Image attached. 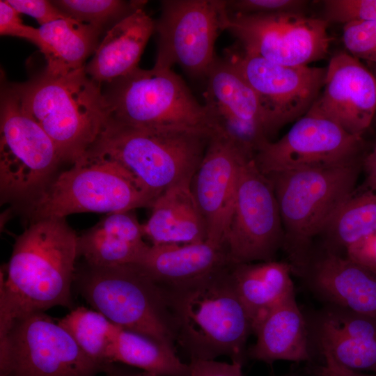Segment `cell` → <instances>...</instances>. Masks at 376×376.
<instances>
[{"label": "cell", "instance_id": "1", "mask_svg": "<svg viewBox=\"0 0 376 376\" xmlns=\"http://www.w3.org/2000/svg\"><path fill=\"white\" fill-rule=\"evenodd\" d=\"M79 236L65 218L33 220L1 272L0 336L17 320L54 306L74 308Z\"/></svg>", "mask_w": 376, "mask_h": 376}, {"label": "cell", "instance_id": "2", "mask_svg": "<svg viewBox=\"0 0 376 376\" xmlns=\"http://www.w3.org/2000/svg\"><path fill=\"white\" fill-rule=\"evenodd\" d=\"M232 264L189 282L163 286L175 343L190 360L221 356L242 364L245 360L252 327L230 277Z\"/></svg>", "mask_w": 376, "mask_h": 376}, {"label": "cell", "instance_id": "3", "mask_svg": "<svg viewBox=\"0 0 376 376\" xmlns=\"http://www.w3.org/2000/svg\"><path fill=\"white\" fill-rule=\"evenodd\" d=\"M10 86L24 111L52 140L61 162L81 160L109 120L103 92L85 66L60 76L43 70Z\"/></svg>", "mask_w": 376, "mask_h": 376}, {"label": "cell", "instance_id": "4", "mask_svg": "<svg viewBox=\"0 0 376 376\" xmlns=\"http://www.w3.org/2000/svg\"><path fill=\"white\" fill-rule=\"evenodd\" d=\"M212 133L181 128H143L108 120L84 157L114 161L129 171L155 199L191 182Z\"/></svg>", "mask_w": 376, "mask_h": 376}, {"label": "cell", "instance_id": "5", "mask_svg": "<svg viewBox=\"0 0 376 376\" xmlns=\"http://www.w3.org/2000/svg\"><path fill=\"white\" fill-rule=\"evenodd\" d=\"M363 159L342 166L266 175L279 204L284 231L282 249L293 273L301 275L315 239L356 189Z\"/></svg>", "mask_w": 376, "mask_h": 376}, {"label": "cell", "instance_id": "6", "mask_svg": "<svg viewBox=\"0 0 376 376\" xmlns=\"http://www.w3.org/2000/svg\"><path fill=\"white\" fill-rule=\"evenodd\" d=\"M81 297L114 324L176 350L165 288L134 265L86 267L75 272Z\"/></svg>", "mask_w": 376, "mask_h": 376}, {"label": "cell", "instance_id": "7", "mask_svg": "<svg viewBox=\"0 0 376 376\" xmlns=\"http://www.w3.org/2000/svg\"><path fill=\"white\" fill-rule=\"evenodd\" d=\"M103 93L109 120L143 128H181L214 132L212 114L182 78L170 70L137 67Z\"/></svg>", "mask_w": 376, "mask_h": 376}, {"label": "cell", "instance_id": "8", "mask_svg": "<svg viewBox=\"0 0 376 376\" xmlns=\"http://www.w3.org/2000/svg\"><path fill=\"white\" fill-rule=\"evenodd\" d=\"M156 199L118 163L84 157L54 178L29 202L31 221L80 212L117 213L151 207Z\"/></svg>", "mask_w": 376, "mask_h": 376}, {"label": "cell", "instance_id": "9", "mask_svg": "<svg viewBox=\"0 0 376 376\" xmlns=\"http://www.w3.org/2000/svg\"><path fill=\"white\" fill-rule=\"evenodd\" d=\"M1 202L36 198L61 162L47 133L21 107L10 86L3 87L0 107Z\"/></svg>", "mask_w": 376, "mask_h": 376}, {"label": "cell", "instance_id": "10", "mask_svg": "<svg viewBox=\"0 0 376 376\" xmlns=\"http://www.w3.org/2000/svg\"><path fill=\"white\" fill-rule=\"evenodd\" d=\"M104 370L45 312L16 320L0 336V376H96Z\"/></svg>", "mask_w": 376, "mask_h": 376}, {"label": "cell", "instance_id": "11", "mask_svg": "<svg viewBox=\"0 0 376 376\" xmlns=\"http://www.w3.org/2000/svg\"><path fill=\"white\" fill-rule=\"evenodd\" d=\"M329 22L305 13L226 14L223 31L238 40L241 49L274 63L304 66L329 54Z\"/></svg>", "mask_w": 376, "mask_h": 376}, {"label": "cell", "instance_id": "12", "mask_svg": "<svg viewBox=\"0 0 376 376\" xmlns=\"http://www.w3.org/2000/svg\"><path fill=\"white\" fill-rule=\"evenodd\" d=\"M284 231L272 184L254 159L240 169L224 244L232 263L275 260Z\"/></svg>", "mask_w": 376, "mask_h": 376}, {"label": "cell", "instance_id": "13", "mask_svg": "<svg viewBox=\"0 0 376 376\" xmlns=\"http://www.w3.org/2000/svg\"><path fill=\"white\" fill-rule=\"evenodd\" d=\"M226 14L222 0H164L155 22L156 70L180 65L189 75L206 79L216 58V39Z\"/></svg>", "mask_w": 376, "mask_h": 376}, {"label": "cell", "instance_id": "14", "mask_svg": "<svg viewBox=\"0 0 376 376\" xmlns=\"http://www.w3.org/2000/svg\"><path fill=\"white\" fill-rule=\"evenodd\" d=\"M225 58L255 93L269 139L305 115L324 86V68L282 65L237 48L227 49Z\"/></svg>", "mask_w": 376, "mask_h": 376}, {"label": "cell", "instance_id": "15", "mask_svg": "<svg viewBox=\"0 0 376 376\" xmlns=\"http://www.w3.org/2000/svg\"><path fill=\"white\" fill-rule=\"evenodd\" d=\"M362 136L324 118L306 113L276 141H267L254 161L264 174L349 164L361 157Z\"/></svg>", "mask_w": 376, "mask_h": 376}, {"label": "cell", "instance_id": "16", "mask_svg": "<svg viewBox=\"0 0 376 376\" xmlns=\"http://www.w3.org/2000/svg\"><path fill=\"white\" fill-rule=\"evenodd\" d=\"M322 90L306 113L331 120L347 133L362 136L376 112L373 73L347 51H339L329 62Z\"/></svg>", "mask_w": 376, "mask_h": 376}, {"label": "cell", "instance_id": "17", "mask_svg": "<svg viewBox=\"0 0 376 376\" xmlns=\"http://www.w3.org/2000/svg\"><path fill=\"white\" fill-rule=\"evenodd\" d=\"M251 159L221 135L213 132L190 189L205 219L207 240L224 244L242 163ZM225 245V244H224Z\"/></svg>", "mask_w": 376, "mask_h": 376}, {"label": "cell", "instance_id": "18", "mask_svg": "<svg viewBox=\"0 0 376 376\" xmlns=\"http://www.w3.org/2000/svg\"><path fill=\"white\" fill-rule=\"evenodd\" d=\"M301 276L329 306L376 319V273L320 249H313Z\"/></svg>", "mask_w": 376, "mask_h": 376}, {"label": "cell", "instance_id": "19", "mask_svg": "<svg viewBox=\"0 0 376 376\" xmlns=\"http://www.w3.org/2000/svg\"><path fill=\"white\" fill-rule=\"evenodd\" d=\"M232 264L224 244L210 240L185 244H150L134 264L162 286L189 282Z\"/></svg>", "mask_w": 376, "mask_h": 376}, {"label": "cell", "instance_id": "20", "mask_svg": "<svg viewBox=\"0 0 376 376\" xmlns=\"http://www.w3.org/2000/svg\"><path fill=\"white\" fill-rule=\"evenodd\" d=\"M132 211L107 214L78 237V255L86 265L110 267L136 264L150 244Z\"/></svg>", "mask_w": 376, "mask_h": 376}, {"label": "cell", "instance_id": "21", "mask_svg": "<svg viewBox=\"0 0 376 376\" xmlns=\"http://www.w3.org/2000/svg\"><path fill=\"white\" fill-rule=\"evenodd\" d=\"M155 24L143 8L116 24L85 65L87 75L99 84H110L136 69Z\"/></svg>", "mask_w": 376, "mask_h": 376}, {"label": "cell", "instance_id": "22", "mask_svg": "<svg viewBox=\"0 0 376 376\" xmlns=\"http://www.w3.org/2000/svg\"><path fill=\"white\" fill-rule=\"evenodd\" d=\"M253 334L256 341L247 352L252 359L272 363L301 362L311 357L308 329L295 293L273 308Z\"/></svg>", "mask_w": 376, "mask_h": 376}, {"label": "cell", "instance_id": "23", "mask_svg": "<svg viewBox=\"0 0 376 376\" xmlns=\"http://www.w3.org/2000/svg\"><path fill=\"white\" fill-rule=\"evenodd\" d=\"M191 182L174 185L155 201L144 237L152 245L185 244L207 240L205 219L190 189Z\"/></svg>", "mask_w": 376, "mask_h": 376}, {"label": "cell", "instance_id": "24", "mask_svg": "<svg viewBox=\"0 0 376 376\" xmlns=\"http://www.w3.org/2000/svg\"><path fill=\"white\" fill-rule=\"evenodd\" d=\"M334 329L320 319L316 336L324 358L346 368L376 375V319L347 310L335 316Z\"/></svg>", "mask_w": 376, "mask_h": 376}, {"label": "cell", "instance_id": "25", "mask_svg": "<svg viewBox=\"0 0 376 376\" xmlns=\"http://www.w3.org/2000/svg\"><path fill=\"white\" fill-rule=\"evenodd\" d=\"M293 273L288 262L233 263L230 274L250 318L252 333L266 315L295 293Z\"/></svg>", "mask_w": 376, "mask_h": 376}, {"label": "cell", "instance_id": "26", "mask_svg": "<svg viewBox=\"0 0 376 376\" xmlns=\"http://www.w3.org/2000/svg\"><path fill=\"white\" fill-rule=\"evenodd\" d=\"M206 80L205 104L215 122L251 124L267 136L255 93L226 58L216 56Z\"/></svg>", "mask_w": 376, "mask_h": 376}, {"label": "cell", "instance_id": "27", "mask_svg": "<svg viewBox=\"0 0 376 376\" xmlns=\"http://www.w3.org/2000/svg\"><path fill=\"white\" fill-rule=\"evenodd\" d=\"M37 45L47 60L44 71L52 75L69 74L84 66L98 47L101 31L70 17L38 28Z\"/></svg>", "mask_w": 376, "mask_h": 376}, {"label": "cell", "instance_id": "28", "mask_svg": "<svg viewBox=\"0 0 376 376\" xmlns=\"http://www.w3.org/2000/svg\"><path fill=\"white\" fill-rule=\"evenodd\" d=\"M376 232V191L355 189L326 224L320 249L345 256L347 249Z\"/></svg>", "mask_w": 376, "mask_h": 376}, {"label": "cell", "instance_id": "29", "mask_svg": "<svg viewBox=\"0 0 376 376\" xmlns=\"http://www.w3.org/2000/svg\"><path fill=\"white\" fill-rule=\"evenodd\" d=\"M107 363H123L155 376H189V363L176 350L116 325L107 352Z\"/></svg>", "mask_w": 376, "mask_h": 376}, {"label": "cell", "instance_id": "30", "mask_svg": "<svg viewBox=\"0 0 376 376\" xmlns=\"http://www.w3.org/2000/svg\"><path fill=\"white\" fill-rule=\"evenodd\" d=\"M58 322L89 358L105 369L116 324L101 313L84 306L71 309Z\"/></svg>", "mask_w": 376, "mask_h": 376}, {"label": "cell", "instance_id": "31", "mask_svg": "<svg viewBox=\"0 0 376 376\" xmlns=\"http://www.w3.org/2000/svg\"><path fill=\"white\" fill-rule=\"evenodd\" d=\"M53 3L69 17L93 26L100 31L143 8L145 1L57 0Z\"/></svg>", "mask_w": 376, "mask_h": 376}, {"label": "cell", "instance_id": "32", "mask_svg": "<svg viewBox=\"0 0 376 376\" xmlns=\"http://www.w3.org/2000/svg\"><path fill=\"white\" fill-rule=\"evenodd\" d=\"M342 40L351 55L376 64V21H353L344 24Z\"/></svg>", "mask_w": 376, "mask_h": 376}, {"label": "cell", "instance_id": "33", "mask_svg": "<svg viewBox=\"0 0 376 376\" xmlns=\"http://www.w3.org/2000/svg\"><path fill=\"white\" fill-rule=\"evenodd\" d=\"M323 13L329 23L376 21V0H325Z\"/></svg>", "mask_w": 376, "mask_h": 376}, {"label": "cell", "instance_id": "34", "mask_svg": "<svg viewBox=\"0 0 376 376\" xmlns=\"http://www.w3.org/2000/svg\"><path fill=\"white\" fill-rule=\"evenodd\" d=\"M308 4L305 0H224L228 14L305 13Z\"/></svg>", "mask_w": 376, "mask_h": 376}, {"label": "cell", "instance_id": "35", "mask_svg": "<svg viewBox=\"0 0 376 376\" xmlns=\"http://www.w3.org/2000/svg\"><path fill=\"white\" fill-rule=\"evenodd\" d=\"M19 14L7 0L0 1L1 35L26 39L36 45L39 37L38 29L24 24Z\"/></svg>", "mask_w": 376, "mask_h": 376}, {"label": "cell", "instance_id": "36", "mask_svg": "<svg viewBox=\"0 0 376 376\" xmlns=\"http://www.w3.org/2000/svg\"><path fill=\"white\" fill-rule=\"evenodd\" d=\"M20 14L33 17L40 26L69 17L52 1L46 0H7Z\"/></svg>", "mask_w": 376, "mask_h": 376}, {"label": "cell", "instance_id": "37", "mask_svg": "<svg viewBox=\"0 0 376 376\" xmlns=\"http://www.w3.org/2000/svg\"><path fill=\"white\" fill-rule=\"evenodd\" d=\"M241 363L215 360H190L189 376H244Z\"/></svg>", "mask_w": 376, "mask_h": 376}, {"label": "cell", "instance_id": "38", "mask_svg": "<svg viewBox=\"0 0 376 376\" xmlns=\"http://www.w3.org/2000/svg\"><path fill=\"white\" fill-rule=\"evenodd\" d=\"M345 256L376 273V232L350 246Z\"/></svg>", "mask_w": 376, "mask_h": 376}, {"label": "cell", "instance_id": "39", "mask_svg": "<svg viewBox=\"0 0 376 376\" xmlns=\"http://www.w3.org/2000/svg\"><path fill=\"white\" fill-rule=\"evenodd\" d=\"M366 172L365 186L376 191V157L368 154L363 161Z\"/></svg>", "mask_w": 376, "mask_h": 376}, {"label": "cell", "instance_id": "40", "mask_svg": "<svg viewBox=\"0 0 376 376\" xmlns=\"http://www.w3.org/2000/svg\"><path fill=\"white\" fill-rule=\"evenodd\" d=\"M104 373L107 376H155L143 370H134L123 368L116 363L108 364Z\"/></svg>", "mask_w": 376, "mask_h": 376}, {"label": "cell", "instance_id": "41", "mask_svg": "<svg viewBox=\"0 0 376 376\" xmlns=\"http://www.w3.org/2000/svg\"><path fill=\"white\" fill-rule=\"evenodd\" d=\"M325 365L332 369L335 373H336L340 376H376V375L373 373H366L360 371H355L348 368H346L339 364L336 363L332 359L329 358H324Z\"/></svg>", "mask_w": 376, "mask_h": 376}, {"label": "cell", "instance_id": "42", "mask_svg": "<svg viewBox=\"0 0 376 376\" xmlns=\"http://www.w3.org/2000/svg\"><path fill=\"white\" fill-rule=\"evenodd\" d=\"M313 376H340L335 373L332 369L328 367L327 365L320 366L317 368L314 373Z\"/></svg>", "mask_w": 376, "mask_h": 376}, {"label": "cell", "instance_id": "43", "mask_svg": "<svg viewBox=\"0 0 376 376\" xmlns=\"http://www.w3.org/2000/svg\"><path fill=\"white\" fill-rule=\"evenodd\" d=\"M370 154H371L372 155L376 157V144L375 146V148H374L373 150Z\"/></svg>", "mask_w": 376, "mask_h": 376}, {"label": "cell", "instance_id": "44", "mask_svg": "<svg viewBox=\"0 0 376 376\" xmlns=\"http://www.w3.org/2000/svg\"><path fill=\"white\" fill-rule=\"evenodd\" d=\"M376 79V64L374 65V72H373Z\"/></svg>", "mask_w": 376, "mask_h": 376}, {"label": "cell", "instance_id": "45", "mask_svg": "<svg viewBox=\"0 0 376 376\" xmlns=\"http://www.w3.org/2000/svg\"><path fill=\"white\" fill-rule=\"evenodd\" d=\"M284 376H286V375H284Z\"/></svg>", "mask_w": 376, "mask_h": 376}]
</instances>
